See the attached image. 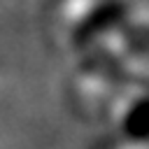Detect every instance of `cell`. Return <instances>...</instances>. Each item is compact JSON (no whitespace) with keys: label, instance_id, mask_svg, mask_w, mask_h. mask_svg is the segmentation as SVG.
<instances>
[{"label":"cell","instance_id":"obj_1","mask_svg":"<svg viewBox=\"0 0 149 149\" xmlns=\"http://www.w3.org/2000/svg\"><path fill=\"white\" fill-rule=\"evenodd\" d=\"M123 16V5L119 0H109V2H102L93 9V14L84 16L77 26V33L79 37L84 40H93L98 35H102L105 30H112Z\"/></svg>","mask_w":149,"mask_h":149}]
</instances>
